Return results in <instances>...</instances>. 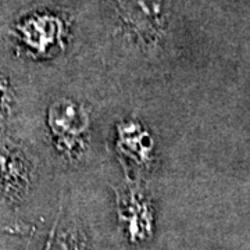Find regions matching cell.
<instances>
[{"instance_id":"2","label":"cell","mask_w":250,"mask_h":250,"mask_svg":"<svg viewBox=\"0 0 250 250\" xmlns=\"http://www.w3.org/2000/svg\"><path fill=\"white\" fill-rule=\"evenodd\" d=\"M118 145L126 156L132 157L139 164H145L150 159L153 150L150 135L143 131L142 126L135 121L125 123L120 126Z\"/></svg>"},{"instance_id":"3","label":"cell","mask_w":250,"mask_h":250,"mask_svg":"<svg viewBox=\"0 0 250 250\" xmlns=\"http://www.w3.org/2000/svg\"><path fill=\"white\" fill-rule=\"evenodd\" d=\"M13 89L6 75L0 74V116L7 114L13 106Z\"/></svg>"},{"instance_id":"1","label":"cell","mask_w":250,"mask_h":250,"mask_svg":"<svg viewBox=\"0 0 250 250\" xmlns=\"http://www.w3.org/2000/svg\"><path fill=\"white\" fill-rule=\"evenodd\" d=\"M49 126L59 149L77 156L82 149L83 135L89 126L86 110L72 100H59L49 110Z\"/></svg>"}]
</instances>
